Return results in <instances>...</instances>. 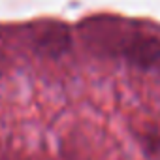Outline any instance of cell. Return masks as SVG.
Masks as SVG:
<instances>
[{"label": "cell", "instance_id": "obj_2", "mask_svg": "<svg viewBox=\"0 0 160 160\" xmlns=\"http://www.w3.org/2000/svg\"><path fill=\"white\" fill-rule=\"evenodd\" d=\"M34 40L40 51H45L47 55L55 57L66 51V47L70 45V36L62 25H47L34 36Z\"/></svg>", "mask_w": 160, "mask_h": 160}, {"label": "cell", "instance_id": "obj_1", "mask_svg": "<svg viewBox=\"0 0 160 160\" xmlns=\"http://www.w3.org/2000/svg\"><path fill=\"white\" fill-rule=\"evenodd\" d=\"M124 58L139 68H149L160 60V40L154 36H132L122 43Z\"/></svg>", "mask_w": 160, "mask_h": 160}]
</instances>
